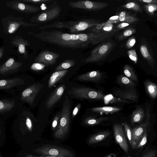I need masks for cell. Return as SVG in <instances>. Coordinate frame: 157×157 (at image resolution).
Returning <instances> with one entry per match:
<instances>
[{
	"label": "cell",
	"instance_id": "6da1fadb",
	"mask_svg": "<svg viewBox=\"0 0 157 157\" xmlns=\"http://www.w3.org/2000/svg\"><path fill=\"white\" fill-rule=\"evenodd\" d=\"M28 33L42 41L72 49L85 48L90 44H97L108 37L111 34L91 33L70 34L55 30L42 31L36 33L29 32Z\"/></svg>",
	"mask_w": 157,
	"mask_h": 157
},
{
	"label": "cell",
	"instance_id": "7a4b0ae2",
	"mask_svg": "<svg viewBox=\"0 0 157 157\" xmlns=\"http://www.w3.org/2000/svg\"><path fill=\"white\" fill-rule=\"evenodd\" d=\"M98 24L94 20L82 19L75 21H58L52 24L39 26L42 30L49 28L61 29L65 28L68 29L71 33H76L92 28Z\"/></svg>",
	"mask_w": 157,
	"mask_h": 157
},
{
	"label": "cell",
	"instance_id": "3957f363",
	"mask_svg": "<svg viewBox=\"0 0 157 157\" xmlns=\"http://www.w3.org/2000/svg\"><path fill=\"white\" fill-rule=\"evenodd\" d=\"M70 101L66 96L62 106L60 119L54 135L58 139H63L68 133L70 121Z\"/></svg>",
	"mask_w": 157,
	"mask_h": 157
},
{
	"label": "cell",
	"instance_id": "277c9868",
	"mask_svg": "<svg viewBox=\"0 0 157 157\" xmlns=\"http://www.w3.org/2000/svg\"><path fill=\"white\" fill-rule=\"evenodd\" d=\"M61 7L57 0H54L45 10L32 17L30 21L33 23L43 24L57 18L61 12Z\"/></svg>",
	"mask_w": 157,
	"mask_h": 157
},
{
	"label": "cell",
	"instance_id": "5b68a950",
	"mask_svg": "<svg viewBox=\"0 0 157 157\" xmlns=\"http://www.w3.org/2000/svg\"><path fill=\"white\" fill-rule=\"evenodd\" d=\"M68 94L74 98L81 99L101 100L104 98L102 92L86 87L73 88Z\"/></svg>",
	"mask_w": 157,
	"mask_h": 157
},
{
	"label": "cell",
	"instance_id": "8992f818",
	"mask_svg": "<svg viewBox=\"0 0 157 157\" xmlns=\"http://www.w3.org/2000/svg\"><path fill=\"white\" fill-rule=\"evenodd\" d=\"M33 151L40 155L73 157L74 154L69 149L52 144H45L35 149Z\"/></svg>",
	"mask_w": 157,
	"mask_h": 157
},
{
	"label": "cell",
	"instance_id": "52a82bcc",
	"mask_svg": "<svg viewBox=\"0 0 157 157\" xmlns=\"http://www.w3.org/2000/svg\"><path fill=\"white\" fill-rule=\"evenodd\" d=\"M112 46L113 44L110 42L100 45L92 50L90 55L81 61L87 63L100 61L108 55Z\"/></svg>",
	"mask_w": 157,
	"mask_h": 157
},
{
	"label": "cell",
	"instance_id": "ba28073f",
	"mask_svg": "<svg viewBox=\"0 0 157 157\" xmlns=\"http://www.w3.org/2000/svg\"><path fill=\"white\" fill-rule=\"evenodd\" d=\"M69 5L74 8L82 9L88 11H94L103 9L108 4L103 2H93L87 0H79L69 2Z\"/></svg>",
	"mask_w": 157,
	"mask_h": 157
},
{
	"label": "cell",
	"instance_id": "9c48e42d",
	"mask_svg": "<svg viewBox=\"0 0 157 157\" xmlns=\"http://www.w3.org/2000/svg\"><path fill=\"white\" fill-rule=\"evenodd\" d=\"M43 86L42 84L37 83L28 87L22 92L21 100L30 105H33L36 96Z\"/></svg>",
	"mask_w": 157,
	"mask_h": 157
},
{
	"label": "cell",
	"instance_id": "30bf717a",
	"mask_svg": "<svg viewBox=\"0 0 157 157\" xmlns=\"http://www.w3.org/2000/svg\"><path fill=\"white\" fill-rule=\"evenodd\" d=\"M6 4L9 8L25 13H35L41 10V8L39 6L23 3L19 0L7 2Z\"/></svg>",
	"mask_w": 157,
	"mask_h": 157
},
{
	"label": "cell",
	"instance_id": "8fae6325",
	"mask_svg": "<svg viewBox=\"0 0 157 157\" xmlns=\"http://www.w3.org/2000/svg\"><path fill=\"white\" fill-rule=\"evenodd\" d=\"M59 56L60 55L58 53L48 50H44L38 55L34 61L42 63L47 66L55 64Z\"/></svg>",
	"mask_w": 157,
	"mask_h": 157
},
{
	"label": "cell",
	"instance_id": "7c38bea8",
	"mask_svg": "<svg viewBox=\"0 0 157 157\" xmlns=\"http://www.w3.org/2000/svg\"><path fill=\"white\" fill-rule=\"evenodd\" d=\"M113 129L116 142L128 153V146L122 126L119 124H115L113 125Z\"/></svg>",
	"mask_w": 157,
	"mask_h": 157
},
{
	"label": "cell",
	"instance_id": "4fadbf2b",
	"mask_svg": "<svg viewBox=\"0 0 157 157\" xmlns=\"http://www.w3.org/2000/svg\"><path fill=\"white\" fill-rule=\"evenodd\" d=\"M66 88L64 84L57 87L48 97L46 101L45 106L48 109L51 108L61 98Z\"/></svg>",
	"mask_w": 157,
	"mask_h": 157
},
{
	"label": "cell",
	"instance_id": "5bb4252c",
	"mask_svg": "<svg viewBox=\"0 0 157 157\" xmlns=\"http://www.w3.org/2000/svg\"><path fill=\"white\" fill-rule=\"evenodd\" d=\"M22 17H14V19H9L7 21V30L8 32L9 33H12L15 32L21 26L25 27H29L34 26H38L39 24L28 23L23 21Z\"/></svg>",
	"mask_w": 157,
	"mask_h": 157
},
{
	"label": "cell",
	"instance_id": "9a60e30c",
	"mask_svg": "<svg viewBox=\"0 0 157 157\" xmlns=\"http://www.w3.org/2000/svg\"><path fill=\"white\" fill-rule=\"evenodd\" d=\"M22 63L16 61L13 58H10L0 66V74H6L17 71L22 65Z\"/></svg>",
	"mask_w": 157,
	"mask_h": 157
},
{
	"label": "cell",
	"instance_id": "2e32d148",
	"mask_svg": "<svg viewBox=\"0 0 157 157\" xmlns=\"http://www.w3.org/2000/svg\"><path fill=\"white\" fill-rule=\"evenodd\" d=\"M103 77L102 72L95 71L80 74L77 77V80L81 81L98 82L101 81Z\"/></svg>",
	"mask_w": 157,
	"mask_h": 157
},
{
	"label": "cell",
	"instance_id": "e0dca14e",
	"mask_svg": "<svg viewBox=\"0 0 157 157\" xmlns=\"http://www.w3.org/2000/svg\"><path fill=\"white\" fill-rule=\"evenodd\" d=\"M149 123L145 122L132 129V147L135 148L138 143L145 132Z\"/></svg>",
	"mask_w": 157,
	"mask_h": 157
},
{
	"label": "cell",
	"instance_id": "ac0fdd59",
	"mask_svg": "<svg viewBox=\"0 0 157 157\" xmlns=\"http://www.w3.org/2000/svg\"><path fill=\"white\" fill-rule=\"evenodd\" d=\"M114 94L121 99L136 102L138 98L135 88H126L125 90L118 89L115 91Z\"/></svg>",
	"mask_w": 157,
	"mask_h": 157
},
{
	"label": "cell",
	"instance_id": "d6986e66",
	"mask_svg": "<svg viewBox=\"0 0 157 157\" xmlns=\"http://www.w3.org/2000/svg\"><path fill=\"white\" fill-rule=\"evenodd\" d=\"M13 45L18 48L19 53L22 54L24 58L28 57V54L26 50L25 46L30 44L29 41L21 37L15 36L11 42Z\"/></svg>",
	"mask_w": 157,
	"mask_h": 157
},
{
	"label": "cell",
	"instance_id": "ffe728a7",
	"mask_svg": "<svg viewBox=\"0 0 157 157\" xmlns=\"http://www.w3.org/2000/svg\"><path fill=\"white\" fill-rule=\"evenodd\" d=\"M113 28V24L106 22L102 24H98L89 29L90 33L97 34L109 33L112 30Z\"/></svg>",
	"mask_w": 157,
	"mask_h": 157
},
{
	"label": "cell",
	"instance_id": "44dd1931",
	"mask_svg": "<svg viewBox=\"0 0 157 157\" xmlns=\"http://www.w3.org/2000/svg\"><path fill=\"white\" fill-rule=\"evenodd\" d=\"M24 83V81L21 78L1 80H0V90L9 89Z\"/></svg>",
	"mask_w": 157,
	"mask_h": 157
},
{
	"label": "cell",
	"instance_id": "7402d4cb",
	"mask_svg": "<svg viewBox=\"0 0 157 157\" xmlns=\"http://www.w3.org/2000/svg\"><path fill=\"white\" fill-rule=\"evenodd\" d=\"M140 52L149 64L153 68L154 67L155 62L151 52L148 46L145 44H142L140 47Z\"/></svg>",
	"mask_w": 157,
	"mask_h": 157
},
{
	"label": "cell",
	"instance_id": "603a6c76",
	"mask_svg": "<svg viewBox=\"0 0 157 157\" xmlns=\"http://www.w3.org/2000/svg\"><path fill=\"white\" fill-rule=\"evenodd\" d=\"M68 71V70L56 71L50 77L48 82V87L50 88L62 78Z\"/></svg>",
	"mask_w": 157,
	"mask_h": 157
},
{
	"label": "cell",
	"instance_id": "cb8c5ba5",
	"mask_svg": "<svg viewBox=\"0 0 157 157\" xmlns=\"http://www.w3.org/2000/svg\"><path fill=\"white\" fill-rule=\"evenodd\" d=\"M110 134L111 133L108 131L100 132L91 136L88 140V143L89 144L98 143L106 139Z\"/></svg>",
	"mask_w": 157,
	"mask_h": 157
},
{
	"label": "cell",
	"instance_id": "d4e9b609",
	"mask_svg": "<svg viewBox=\"0 0 157 157\" xmlns=\"http://www.w3.org/2000/svg\"><path fill=\"white\" fill-rule=\"evenodd\" d=\"M145 116V113L143 109L138 107L132 112L131 119L132 125L141 122Z\"/></svg>",
	"mask_w": 157,
	"mask_h": 157
},
{
	"label": "cell",
	"instance_id": "484cf974",
	"mask_svg": "<svg viewBox=\"0 0 157 157\" xmlns=\"http://www.w3.org/2000/svg\"><path fill=\"white\" fill-rule=\"evenodd\" d=\"M144 85L147 94L152 99H155L157 96L156 85L150 80H147L144 82Z\"/></svg>",
	"mask_w": 157,
	"mask_h": 157
},
{
	"label": "cell",
	"instance_id": "4316f807",
	"mask_svg": "<svg viewBox=\"0 0 157 157\" xmlns=\"http://www.w3.org/2000/svg\"><path fill=\"white\" fill-rule=\"evenodd\" d=\"M121 110L120 108L113 106L97 107L90 109L92 111L101 114L114 113Z\"/></svg>",
	"mask_w": 157,
	"mask_h": 157
},
{
	"label": "cell",
	"instance_id": "83f0119b",
	"mask_svg": "<svg viewBox=\"0 0 157 157\" xmlns=\"http://www.w3.org/2000/svg\"><path fill=\"white\" fill-rule=\"evenodd\" d=\"M117 82L119 85L125 87L126 88H135L136 83L123 75H119L117 79Z\"/></svg>",
	"mask_w": 157,
	"mask_h": 157
},
{
	"label": "cell",
	"instance_id": "f1b7e54d",
	"mask_svg": "<svg viewBox=\"0 0 157 157\" xmlns=\"http://www.w3.org/2000/svg\"><path fill=\"white\" fill-rule=\"evenodd\" d=\"M108 118H109L108 117H102L98 118L88 117L84 120L83 122L85 124L87 125H98L106 121Z\"/></svg>",
	"mask_w": 157,
	"mask_h": 157
},
{
	"label": "cell",
	"instance_id": "f546056e",
	"mask_svg": "<svg viewBox=\"0 0 157 157\" xmlns=\"http://www.w3.org/2000/svg\"><path fill=\"white\" fill-rule=\"evenodd\" d=\"M76 63V61L73 59H65L61 62L56 68L55 71L67 70L73 67Z\"/></svg>",
	"mask_w": 157,
	"mask_h": 157
},
{
	"label": "cell",
	"instance_id": "4dcf8cb0",
	"mask_svg": "<svg viewBox=\"0 0 157 157\" xmlns=\"http://www.w3.org/2000/svg\"><path fill=\"white\" fill-rule=\"evenodd\" d=\"M119 16V21L126 22V23H133L138 20L137 18L129 15L126 11H122L118 15Z\"/></svg>",
	"mask_w": 157,
	"mask_h": 157
},
{
	"label": "cell",
	"instance_id": "1f68e13d",
	"mask_svg": "<svg viewBox=\"0 0 157 157\" xmlns=\"http://www.w3.org/2000/svg\"><path fill=\"white\" fill-rule=\"evenodd\" d=\"M15 101H14L0 100V112L9 111L14 107Z\"/></svg>",
	"mask_w": 157,
	"mask_h": 157
},
{
	"label": "cell",
	"instance_id": "d6a6232c",
	"mask_svg": "<svg viewBox=\"0 0 157 157\" xmlns=\"http://www.w3.org/2000/svg\"><path fill=\"white\" fill-rule=\"evenodd\" d=\"M123 72L126 77L130 80L133 82H137V77L132 68L130 66L128 65L124 66Z\"/></svg>",
	"mask_w": 157,
	"mask_h": 157
},
{
	"label": "cell",
	"instance_id": "836d02e7",
	"mask_svg": "<svg viewBox=\"0 0 157 157\" xmlns=\"http://www.w3.org/2000/svg\"><path fill=\"white\" fill-rule=\"evenodd\" d=\"M124 8L131 10L136 11L142 13L143 10L141 7L136 3L135 2H130L122 6Z\"/></svg>",
	"mask_w": 157,
	"mask_h": 157
},
{
	"label": "cell",
	"instance_id": "e575fe53",
	"mask_svg": "<svg viewBox=\"0 0 157 157\" xmlns=\"http://www.w3.org/2000/svg\"><path fill=\"white\" fill-rule=\"evenodd\" d=\"M123 126L126 136L132 147V129L131 127L126 122L123 124Z\"/></svg>",
	"mask_w": 157,
	"mask_h": 157
},
{
	"label": "cell",
	"instance_id": "d590c367",
	"mask_svg": "<svg viewBox=\"0 0 157 157\" xmlns=\"http://www.w3.org/2000/svg\"><path fill=\"white\" fill-rule=\"evenodd\" d=\"M46 66H47L42 63L36 62L31 65L30 69L33 71H39L44 70Z\"/></svg>",
	"mask_w": 157,
	"mask_h": 157
},
{
	"label": "cell",
	"instance_id": "8d00e7d4",
	"mask_svg": "<svg viewBox=\"0 0 157 157\" xmlns=\"http://www.w3.org/2000/svg\"><path fill=\"white\" fill-rule=\"evenodd\" d=\"M23 2H29L35 4H48L52 3L53 0H19Z\"/></svg>",
	"mask_w": 157,
	"mask_h": 157
},
{
	"label": "cell",
	"instance_id": "74e56055",
	"mask_svg": "<svg viewBox=\"0 0 157 157\" xmlns=\"http://www.w3.org/2000/svg\"><path fill=\"white\" fill-rule=\"evenodd\" d=\"M147 141V130L145 132L139 140L136 148L137 149L142 147L146 144Z\"/></svg>",
	"mask_w": 157,
	"mask_h": 157
},
{
	"label": "cell",
	"instance_id": "f35d334b",
	"mask_svg": "<svg viewBox=\"0 0 157 157\" xmlns=\"http://www.w3.org/2000/svg\"><path fill=\"white\" fill-rule=\"evenodd\" d=\"M144 7L147 13L151 15L154 14V13L157 10V5L154 4H148Z\"/></svg>",
	"mask_w": 157,
	"mask_h": 157
},
{
	"label": "cell",
	"instance_id": "ab89813d",
	"mask_svg": "<svg viewBox=\"0 0 157 157\" xmlns=\"http://www.w3.org/2000/svg\"><path fill=\"white\" fill-rule=\"evenodd\" d=\"M127 53L130 59L135 63H136L138 61V57L135 50L132 49L129 50L128 51Z\"/></svg>",
	"mask_w": 157,
	"mask_h": 157
},
{
	"label": "cell",
	"instance_id": "60d3db41",
	"mask_svg": "<svg viewBox=\"0 0 157 157\" xmlns=\"http://www.w3.org/2000/svg\"><path fill=\"white\" fill-rule=\"evenodd\" d=\"M135 30L134 29L130 28L124 31L123 33L119 37L120 39L130 36L135 33Z\"/></svg>",
	"mask_w": 157,
	"mask_h": 157
},
{
	"label": "cell",
	"instance_id": "b9f144b4",
	"mask_svg": "<svg viewBox=\"0 0 157 157\" xmlns=\"http://www.w3.org/2000/svg\"><path fill=\"white\" fill-rule=\"evenodd\" d=\"M60 113H58L54 117L52 123V128L53 130H55L58 125L60 117Z\"/></svg>",
	"mask_w": 157,
	"mask_h": 157
},
{
	"label": "cell",
	"instance_id": "7bdbcfd3",
	"mask_svg": "<svg viewBox=\"0 0 157 157\" xmlns=\"http://www.w3.org/2000/svg\"><path fill=\"white\" fill-rule=\"evenodd\" d=\"M136 39L134 37H132L130 38L127 41L126 45L128 48H130L135 45L136 43Z\"/></svg>",
	"mask_w": 157,
	"mask_h": 157
},
{
	"label": "cell",
	"instance_id": "ee69618b",
	"mask_svg": "<svg viewBox=\"0 0 157 157\" xmlns=\"http://www.w3.org/2000/svg\"><path fill=\"white\" fill-rule=\"evenodd\" d=\"M156 151L155 150L149 151L143 154L141 157H156Z\"/></svg>",
	"mask_w": 157,
	"mask_h": 157
},
{
	"label": "cell",
	"instance_id": "f6af8a7d",
	"mask_svg": "<svg viewBox=\"0 0 157 157\" xmlns=\"http://www.w3.org/2000/svg\"><path fill=\"white\" fill-rule=\"evenodd\" d=\"M119 21V16L117 15L113 16L110 17L106 22L108 23L112 24L117 22Z\"/></svg>",
	"mask_w": 157,
	"mask_h": 157
},
{
	"label": "cell",
	"instance_id": "bcb514c9",
	"mask_svg": "<svg viewBox=\"0 0 157 157\" xmlns=\"http://www.w3.org/2000/svg\"><path fill=\"white\" fill-rule=\"evenodd\" d=\"M145 122L149 123L151 119V114L150 112V108L149 106L147 107L146 109V112L145 113Z\"/></svg>",
	"mask_w": 157,
	"mask_h": 157
},
{
	"label": "cell",
	"instance_id": "7dc6e473",
	"mask_svg": "<svg viewBox=\"0 0 157 157\" xmlns=\"http://www.w3.org/2000/svg\"><path fill=\"white\" fill-rule=\"evenodd\" d=\"M81 104L80 103L78 104L75 107L74 109V110L73 111L72 116L73 117H74L78 113V112H79L80 109L81 108Z\"/></svg>",
	"mask_w": 157,
	"mask_h": 157
},
{
	"label": "cell",
	"instance_id": "c3c4849f",
	"mask_svg": "<svg viewBox=\"0 0 157 157\" xmlns=\"http://www.w3.org/2000/svg\"><path fill=\"white\" fill-rule=\"evenodd\" d=\"M26 124L28 130L31 131L32 129V123L31 119L29 117L26 118Z\"/></svg>",
	"mask_w": 157,
	"mask_h": 157
},
{
	"label": "cell",
	"instance_id": "681fc988",
	"mask_svg": "<svg viewBox=\"0 0 157 157\" xmlns=\"http://www.w3.org/2000/svg\"><path fill=\"white\" fill-rule=\"evenodd\" d=\"M137 1L141 2L146 3L148 4H151L157 5V1L156 0H137Z\"/></svg>",
	"mask_w": 157,
	"mask_h": 157
},
{
	"label": "cell",
	"instance_id": "f907efd6",
	"mask_svg": "<svg viewBox=\"0 0 157 157\" xmlns=\"http://www.w3.org/2000/svg\"><path fill=\"white\" fill-rule=\"evenodd\" d=\"M129 25V24L126 22H123L118 24L117 27L119 29H123Z\"/></svg>",
	"mask_w": 157,
	"mask_h": 157
},
{
	"label": "cell",
	"instance_id": "816d5d0a",
	"mask_svg": "<svg viewBox=\"0 0 157 157\" xmlns=\"http://www.w3.org/2000/svg\"><path fill=\"white\" fill-rule=\"evenodd\" d=\"M25 157H46L45 155H40V156H35L31 154L26 155Z\"/></svg>",
	"mask_w": 157,
	"mask_h": 157
},
{
	"label": "cell",
	"instance_id": "f5cc1de1",
	"mask_svg": "<svg viewBox=\"0 0 157 157\" xmlns=\"http://www.w3.org/2000/svg\"><path fill=\"white\" fill-rule=\"evenodd\" d=\"M116 155L115 153H112L109 154L105 157H116Z\"/></svg>",
	"mask_w": 157,
	"mask_h": 157
},
{
	"label": "cell",
	"instance_id": "db71d44e",
	"mask_svg": "<svg viewBox=\"0 0 157 157\" xmlns=\"http://www.w3.org/2000/svg\"><path fill=\"white\" fill-rule=\"evenodd\" d=\"M4 51V49L3 48H0V59L3 56Z\"/></svg>",
	"mask_w": 157,
	"mask_h": 157
},
{
	"label": "cell",
	"instance_id": "11a10c76",
	"mask_svg": "<svg viewBox=\"0 0 157 157\" xmlns=\"http://www.w3.org/2000/svg\"><path fill=\"white\" fill-rule=\"evenodd\" d=\"M46 157H67L64 156H52L50 155H45Z\"/></svg>",
	"mask_w": 157,
	"mask_h": 157
},
{
	"label": "cell",
	"instance_id": "9f6ffc18",
	"mask_svg": "<svg viewBox=\"0 0 157 157\" xmlns=\"http://www.w3.org/2000/svg\"><path fill=\"white\" fill-rule=\"evenodd\" d=\"M0 136H1V131H0Z\"/></svg>",
	"mask_w": 157,
	"mask_h": 157
},
{
	"label": "cell",
	"instance_id": "6f0895ef",
	"mask_svg": "<svg viewBox=\"0 0 157 157\" xmlns=\"http://www.w3.org/2000/svg\"></svg>",
	"mask_w": 157,
	"mask_h": 157
},
{
	"label": "cell",
	"instance_id": "680465c9",
	"mask_svg": "<svg viewBox=\"0 0 157 157\" xmlns=\"http://www.w3.org/2000/svg\"></svg>",
	"mask_w": 157,
	"mask_h": 157
}]
</instances>
